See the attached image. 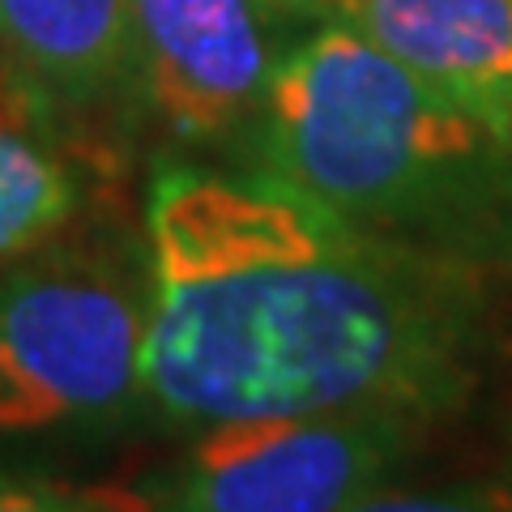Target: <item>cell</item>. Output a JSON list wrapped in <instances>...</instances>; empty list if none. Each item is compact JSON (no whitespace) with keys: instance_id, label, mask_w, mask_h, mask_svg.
<instances>
[{"instance_id":"cell-1","label":"cell","mask_w":512,"mask_h":512,"mask_svg":"<svg viewBox=\"0 0 512 512\" xmlns=\"http://www.w3.org/2000/svg\"><path fill=\"white\" fill-rule=\"evenodd\" d=\"M146 406L205 431L291 414H466L508 355L491 278L350 227L274 175L158 167Z\"/></svg>"},{"instance_id":"cell-2","label":"cell","mask_w":512,"mask_h":512,"mask_svg":"<svg viewBox=\"0 0 512 512\" xmlns=\"http://www.w3.org/2000/svg\"><path fill=\"white\" fill-rule=\"evenodd\" d=\"M256 154L350 227L512 282V150L346 22L274 64Z\"/></svg>"},{"instance_id":"cell-3","label":"cell","mask_w":512,"mask_h":512,"mask_svg":"<svg viewBox=\"0 0 512 512\" xmlns=\"http://www.w3.org/2000/svg\"><path fill=\"white\" fill-rule=\"evenodd\" d=\"M146 248H39L0 274V440H69L146 406Z\"/></svg>"},{"instance_id":"cell-4","label":"cell","mask_w":512,"mask_h":512,"mask_svg":"<svg viewBox=\"0 0 512 512\" xmlns=\"http://www.w3.org/2000/svg\"><path fill=\"white\" fill-rule=\"evenodd\" d=\"M402 414H291L197 431L158 487L167 512H346L427 448Z\"/></svg>"},{"instance_id":"cell-5","label":"cell","mask_w":512,"mask_h":512,"mask_svg":"<svg viewBox=\"0 0 512 512\" xmlns=\"http://www.w3.org/2000/svg\"><path fill=\"white\" fill-rule=\"evenodd\" d=\"M256 0H133V73L167 133L218 141L256 124L274 77Z\"/></svg>"},{"instance_id":"cell-6","label":"cell","mask_w":512,"mask_h":512,"mask_svg":"<svg viewBox=\"0 0 512 512\" xmlns=\"http://www.w3.org/2000/svg\"><path fill=\"white\" fill-rule=\"evenodd\" d=\"M346 22L512 150V0H329Z\"/></svg>"},{"instance_id":"cell-7","label":"cell","mask_w":512,"mask_h":512,"mask_svg":"<svg viewBox=\"0 0 512 512\" xmlns=\"http://www.w3.org/2000/svg\"><path fill=\"white\" fill-rule=\"evenodd\" d=\"M0 52L47 99L94 103L133 69V0H0Z\"/></svg>"},{"instance_id":"cell-8","label":"cell","mask_w":512,"mask_h":512,"mask_svg":"<svg viewBox=\"0 0 512 512\" xmlns=\"http://www.w3.org/2000/svg\"><path fill=\"white\" fill-rule=\"evenodd\" d=\"M82 201L86 184L52 120V99L26 77H0V265L56 244Z\"/></svg>"},{"instance_id":"cell-9","label":"cell","mask_w":512,"mask_h":512,"mask_svg":"<svg viewBox=\"0 0 512 512\" xmlns=\"http://www.w3.org/2000/svg\"><path fill=\"white\" fill-rule=\"evenodd\" d=\"M346 512H512V491L491 483L453 487H380Z\"/></svg>"},{"instance_id":"cell-10","label":"cell","mask_w":512,"mask_h":512,"mask_svg":"<svg viewBox=\"0 0 512 512\" xmlns=\"http://www.w3.org/2000/svg\"><path fill=\"white\" fill-rule=\"evenodd\" d=\"M64 491V487H60ZM69 512H167L158 491L133 487V483H86L64 491Z\"/></svg>"},{"instance_id":"cell-11","label":"cell","mask_w":512,"mask_h":512,"mask_svg":"<svg viewBox=\"0 0 512 512\" xmlns=\"http://www.w3.org/2000/svg\"><path fill=\"white\" fill-rule=\"evenodd\" d=\"M0 512H69L60 487H43L30 478H5L0 474Z\"/></svg>"},{"instance_id":"cell-12","label":"cell","mask_w":512,"mask_h":512,"mask_svg":"<svg viewBox=\"0 0 512 512\" xmlns=\"http://www.w3.org/2000/svg\"><path fill=\"white\" fill-rule=\"evenodd\" d=\"M269 18H325L329 22V0H256Z\"/></svg>"}]
</instances>
